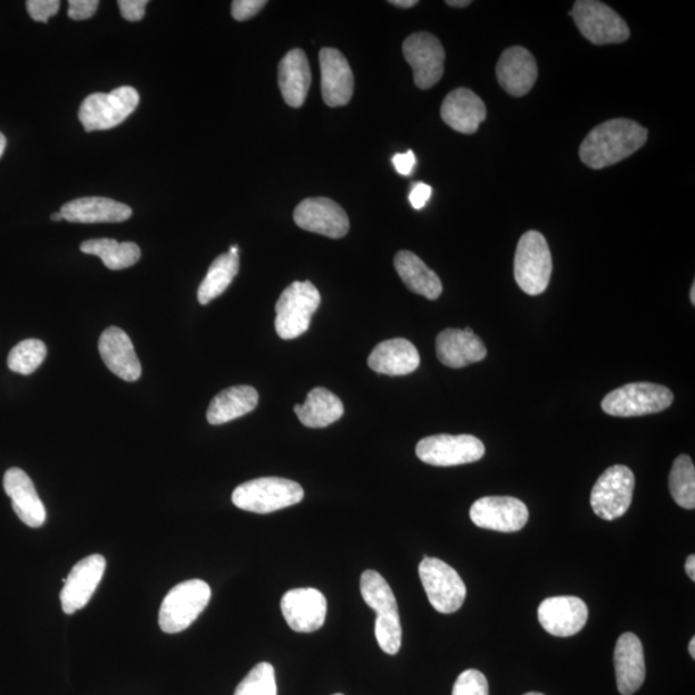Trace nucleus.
<instances>
[{
	"label": "nucleus",
	"mask_w": 695,
	"mask_h": 695,
	"mask_svg": "<svg viewBox=\"0 0 695 695\" xmlns=\"http://www.w3.org/2000/svg\"><path fill=\"white\" fill-rule=\"evenodd\" d=\"M98 350L105 365L116 376L126 382H137L143 375V366L126 331L115 326L105 330L99 337Z\"/></svg>",
	"instance_id": "21"
},
{
	"label": "nucleus",
	"mask_w": 695,
	"mask_h": 695,
	"mask_svg": "<svg viewBox=\"0 0 695 695\" xmlns=\"http://www.w3.org/2000/svg\"><path fill=\"white\" fill-rule=\"evenodd\" d=\"M106 559L94 554L77 562L71 569L61 591V606L66 615L85 608L104 577Z\"/></svg>",
	"instance_id": "17"
},
{
	"label": "nucleus",
	"mask_w": 695,
	"mask_h": 695,
	"mask_svg": "<svg viewBox=\"0 0 695 695\" xmlns=\"http://www.w3.org/2000/svg\"><path fill=\"white\" fill-rule=\"evenodd\" d=\"M294 412L301 423L309 428H326L344 415V404L326 388H314L304 404H296Z\"/></svg>",
	"instance_id": "31"
},
{
	"label": "nucleus",
	"mask_w": 695,
	"mask_h": 695,
	"mask_svg": "<svg viewBox=\"0 0 695 695\" xmlns=\"http://www.w3.org/2000/svg\"><path fill=\"white\" fill-rule=\"evenodd\" d=\"M260 394L249 385L231 386L215 395L206 419L212 425H222L247 415L258 405Z\"/></svg>",
	"instance_id": "29"
},
{
	"label": "nucleus",
	"mask_w": 695,
	"mask_h": 695,
	"mask_svg": "<svg viewBox=\"0 0 695 695\" xmlns=\"http://www.w3.org/2000/svg\"><path fill=\"white\" fill-rule=\"evenodd\" d=\"M615 667L618 692L633 695L642 688L647 675L643 644L635 634L620 635L615 649Z\"/></svg>",
	"instance_id": "24"
},
{
	"label": "nucleus",
	"mask_w": 695,
	"mask_h": 695,
	"mask_svg": "<svg viewBox=\"0 0 695 695\" xmlns=\"http://www.w3.org/2000/svg\"><path fill=\"white\" fill-rule=\"evenodd\" d=\"M393 165L397 172L402 176H410L417 165V157L411 150L405 154H397L393 156Z\"/></svg>",
	"instance_id": "43"
},
{
	"label": "nucleus",
	"mask_w": 695,
	"mask_h": 695,
	"mask_svg": "<svg viewBox=\"0 0 695 695\" xmlns=\"http://www.w3.org/2000/svg\"><path fill=\"white\" fill-rule=\"evenodd\" d=\"M238 270V254L226 253L219 255L218 258L212 263L200 287H198V303L203 305L209 304L215 297L225 293L227 287L232 284V281L236 277Z\"/></svg>",
	"instance_id": "33"
},
{
	"label": "nucleus",
	"mask_w": 695,
	"mask_h": 695,
	"mask_svg": "<svg viewBox=\"0 0 695 695\" xmlns=\"http://www.w3.org/2000/svg\"><path fill=\"white\" fill-rule=\"evenodd\" d=\"M368 363L378 374L403 376L418 370L420 354L408 339L397 337L378 344L371 352Z\"/></svg>",
	"instance_id": "26"
},
{
	"label": "nucleus",
	"mask_w": 695,
	"mask_h": 695,
	"mask_svg": "<svg viewBox=\"0 0 695 695\" xmlns=\"http://www.w3.org/2000/svg\"><path fill=\"white\" fill-rule=\"evenodd\" d=\"M525 695H545V694H542V693H537V692H531V693H527V694H525Z\"/></svg>",
	"instance_id": "51"
},
{
	"label": "nucleus",
	"mask_w": 695,
	"mask_h": 695,
	"mask_svg": "<svg viewBox=\"0 0 695 695\" xmlns=\"http://www.w3.org/2000/svg\"><path fill=\"white\" fill-rule=\"evenodd\" d=\"M80 251L98 256L105 266L112 271L129 268L140 260V249L137 244L118 243L112 238L88 239L80 245Z\"/></svg>",
	"instance_id": "32"
},
{
	"label": "nucleus",
	"mask_w": 695,
	"mask_h": 695,
	"mask_svg": "<svg viewBox=\"0 0 695 695\" xmlns=\"http://www.w3.org/2000/svg\"><path fill=\"white\" fill-rule=\"evenodd\" d=\"M691 301L692 304H695V284H693L692 288H691Z\"/></svg>",
	"instance_id": "50"
},
{
	"label": "nucleus",
	"mask_w": 695,
	"mask_h": 695,
	"mask_svg": "<svg viewBox=\"0 0 695 695\" xmlns=\"http://www.w3.org/2000/svg\"><path fill=\"white\" fill-rule=\"evenodd\" d=\"M669 491L678 507L686 510L695 508V468L686 454H681L674 461L669 473Z\"/></svg>",
	"instance_id": "34"
},
{
	"label": "nucleus",
	"mask_w": 695,
	"mask_h": 695,
	"mask_svg": "<svg viewBox=\"0 0 695 695\" xmlns=\"http://www.w3.org/2000/svg\"><path fill=\"white\" fill-rule=\"evenodd\" d=\"M403 55L413 70L420 89H429L441 80L444 72V49L440 39L429 32H415L404 40Z\"/></svg>",
	"instance_id": "13"
},
{
	"label": "nucleus",
	"mask_w": 695,
	"mask_h": 695,
	"mask_svg": "<svg viewBox=\"0 0 695 695\" xmlns=\"http://www.w3.org/2000/svg\"><path fill=\"white\" fill-rule=\"evenodd\" d=\"M389 3L399 8H412L418 4V0H391Z\"/></svg>",
	"instance_id": "45"
},
{
	"label": "nucleus",
	"mask_w": 695,
	"mask_h": 695,
	"mask_svg": "<svg viewBox=\"0 0 695 695\" xmlns=\"http://www.w3.org/2000/svg\"><path fill=\"white\" fill-rule=\"evenodd\" d=\"M60 6L61 2H58V0H29V2H27L30 18L45 23L60 11Z\"/></svg>",
	"instance_id": "38"
},
{
	"label": "nucleus",
	"mask_w": 695,
	"mask_h": 695,
	"mask_svg": "<svg viewBox=\"0 0 695 695\" xmlns=\"http://www.w3.org/2000/svg\"><path fill=\"white\" fill-rule=\"evenodd\" d=\"M581 35L597 46L624 43L630 29L618 13L597 0H578L570 11Z\"/></svg>",
	"instance_id": "10"
},
{
	"label": "nucleus",
	"mask_w": 695,
	"mask_h": 695,
	"mask_svg": "<svg viewBox=\"0 0 695 695\" xmlns=\"http://www.w3.org/2000/svg\"><path fill=\"white\" fill-rule=\"evenodd\" d=\"M296 226L330 238H342L350 231V218L341 205L326 197L305 198L294 212Z\"/></svg>",
	"instance_id": "15"
},
{
	"label": "nucleus",
	"mask_w": 695,
	"mask_h": 695,
	"mask_svg": "<svg viewBox=\"0 0 695 695\" xmlns=\"http://www.w3.org/2000/svg\"><path fill=\"white\" fill-rule=\"evenodd\" d=\"M686 575H688L692 581H695V557L689 556L685 562Z\"/></svg>",
	"instance_id": "44"
},
{
	"label": "nucleus",
	"mask_w": 695,
	"mask_h": 695,
	"mask_svg": "<svg viewBox=\"0 0 695 695\" xmlns=\"http://www.w3.org/2000/svg\"><path fill=\"white\" fill-rule=\"evenodd\" d=\"M394 267L412 293L435 301L443 292L442 281L417 254L408 251L395 255Z\"/></svg>",
	"instance_id": "30"
},
{
	"label": "nucleus",
	"mask_w": 695,
	"mask_h": 695,
	"mask_svg": "<svg viewBox=\"0 0 695 695\" xmlns=\"http://www.w3.org/2000/svg\"><path fill=\"white\" fill-rule=\"evenodd\" d=\"M235 695H277L275 668L268 662H261L238 684Z\"/></svg>",
	"instance_id": "36"
},
{
	"label": "nucleus",
	"mask_w": 695,
	"mask_h": 695,
	"mask_svg": "<svg viewBox=\"0 0 695 695\" xmlns=\"http://www.w3.org/2000/svg\"><path fill=\"white\" fill-rule=\"evenodd\" d=\"M147 4V0H120L118 2L123 18L130 22L140 21L145 18Z\"/></svg>",
	"instance_id": "41"
},
{
	"label": "nucleus",
	"mask_w": 695,
	"mask_h": 695,
	"mask_svg": "<svg viewBox=\"0 0 695 695\" xmlns=\"http://www.w3.org/2000/svg\"><path fill=\"white\" fill-rule=\"evenodd\" d=\"M139 94L134 87H120L110 94H95L82 101L79 120L86 131L107 130L118 127L135 112Z\"/></svg>",
	"instance_id": "8"
},
{
	"label": "nucleus",
	"mask_w": 695,
	"mask_h": 695,
	"mask_svg": "<svg viewBox=\"0 0 695 695\" xmlns=\"http://www.w3.org/2000/svg\"><path fill=\"white\" fill-rule=\"evenodd\" d=\"M47 358V346L38 339H27L8 355V368L16 374L31 375Z\"/></svg>",
	"instance_id": "35"
},
{
	"label": "nucleus",
	"mask_w": 695,
	"mask_h": 695,
	"mask_svg": "<svg viewBox=\"0 0 695 695\" xmlns=\"http://www.w3.org/2000/svg\"><path fill=\"white\" fill-rule=\"evenodd\" d=\"M446 4L457 8H466L471 4L470 0H447Z\"/></svg>",
	"instance_id": "46"
},
{
	"label": "nucleus",
	"mask_w": 695,
	"mask_h": 695,
	"mask_svg": "<svg viewBox=\"0 0 695 695\" xmlns=\"http://www.w3.org/2000/svg\"><path fill=\"white\" fill-rule=\"evenodd\" d=\"M443 121L462 135H474L487 118L486 105L468 88H458L444 98L441 107Z\"/></svg>",
	"instance_id": "25"
},
{
	"label": "nucleus",
	"mask_w": 695,
	"mask_h": 695,
	"mask_svg": "<svg viewBox=\"0 0 695 695\" xmlns=\"http://www.w3.org/2000/svg\"><path fill=\"white\" fill-rule=\"evenodd\" d=\"M432 193V187L423 184V182L413 185L409 196L412 208L417 211L423 209Z\"/></svg>",
	"instance_id": "42"
},
{
	"label": "nucleus",
	"mask_w": 695,
	"mask_h": 695,
	"mask_svg": "<svg viewBox=\"0 0 695 695\" xmlns=\"http://www.w3.org/2000/svg\"><path fill=\"white\" fill-rule=\"evenodd\" d=\"M452 695H490L486 676L478 669L463 672L453 685Z\"/></svg>",
	"instance_id": "37"
},
{
	"label": "nucleus",
	"mask_w": 695,
	"mask_h": 695,
	"mask_svg": "<svg viewBox=\"0 0 695 695\" xmlns=\"http://www.w3.org/2000/svg\"><path fill=\"white\" fill-rule=\"evenodd\" d=\"M266 6V0H235L232 3V18L236 21L251 20Z\"/></svg>",
	"instance_id": "39"
},
{
	"label": "nucleus",
	"mask_w": 695,
	"mask_h": 695,
	"mask_svg": "<svg viewBox=\"0 0 695 695\" xmlns=\"http://www.w3.org/2000/svg\"><path fill=\"white\" fill-rule=\"evenodd\" d=\"M673 402V392L664 385L633 383L604 397L601 409L610 417L634 418L665 411Z\"/></svg>",
	"instance_id": "7"
},
{
	"label": "nucleus",
	"mask_w": 695,
	"mask_h": 695,
	"mask_svg": "<svg viewBox=\"0 0 695 695\" xmlns=\"http://www.w3.org/2000/svg\"><path fill=\"white\" fill-rule=\"evenodd\" d=\"M211 598V586L203 579H189L174 586L159 610L161 630L167 634L185 632L208 607Z\"/></svg>",
	"instance_id": "4"
},
{
	"label": "nucleus",
	"mask_w": 695,
	"mask_h": 695,
	"mask_svg": "<svg viewBox=\"0 0 695 695\" xmlns=\"http://www.w3.org/2000/svg\"><path fill=\"white\" fill-rule=\"evenodd\" d=\"M312 82L307 56L302 49L290 51L278 65V86L284 101L297 109L305 102Z\"/></svg>",
	"instance_id": "27"
},
{
	"label": "nucleus",
	"mask_w": 695,
	"mask_h": 695,
	"mask_svg": "<svg viewBox=\"0 0 695 695\" xmlns=\"http://www.w3.org/2000/svg\"><path fill=\"white\" fill-rule=\"evenodd\" d=\"M321 304V295L311 281H295L280 295L276 303L275 326L285 341L300 337L310 329L313 314Z\"/></svg>",
	"instance_id": "5"
},
{
	"label": "nucleus",
	"mask_w": 695,
	"mask_h": 695,
	"mask_svg": "<svg viewBox=\"0 0 695 695\" xmlns=\"http://www.w3.org/2000/svg\"><path fill=\"white\" fill-rule=\"evenodd\" d=\"M6 147H7V139L4 135L2 134V131H0V157L3 156L6 151Z\"/></svg>",
	"instance_id": "47"
},
{
	"label": "nucleus",
	"mask_w": 695,
	"mask_h": 695,
	"mask_svg": "<svg viewBox=\"0 0 695 695\" xmlns=\"http://www.w3.org/2000/svg\"><path fill=\"white\" fill-rule=\"evenodd\" d=\"M486 447L474 435L438 434L427 437L417 446L418 458L433 467H457L484 457Z\"/></svg>",
	"instance_id": "12"
},
{
	"label": "nucleus",
	"mask_w": 695,
	"mask_h": 695,
	"mask_svg": "<svg viewBox=\"0 0 695 695\" xmlns=\"http://www.w3.org/2000/svg\"><path fill=\"white\" fill-rule=\"evenodd\" d=\"M65 221L71 223H120L131 217L128 205L106 197H81L61 208Z\"/></svg>",
	"instance_id": "28"
},
{
	"label": "nucleus",
	"mask_w": 695,
	"mask_h": 695,
	"mask_svg": "<svg viewBox=\"0 0 695 695\" xmlns=\"http://www.w3.org/2000/svg\"><path fill=\"white\" fill-rule=\"evenodd\" d=\"M496 74L505 92L521 97L534 88L539 70L531 52L523 47H511L501 55Z\"/></svg>",
	"instance_id": "23"
},
{
	"label": "nucleus",
	"mask_w": 695,
	"mask_h": 695,
	"mask_svg": "<svg viewBox=\"0 0 695 695\" xmlns=\"http://www.w3.org/2000/svg\"><path fill=\"white\" fill-rule=\"evenodd\" d=\"M284 618L296 633H313L324 626L327 615V600L317 589L302 587L287 591L281 599Z\"/></svg>",
	"instance_id": "16"
},
{
	"label": "nucleus",
	"mask_w": 695,
	"mask_h": 695,
	"mask_svg": "<svg viewBox=\"0 0 695 695\" xmlns=\"http://www.w3.org/2000/svg\"><path fill=\"white\" fill-rule=\"evenodd\" d=\"M304 498L300 483L290 479L267 477L239 484L232 493V502L238 509L270 515V512L293 507Z\"/></svg>",
	"instance_id": "3"
},
{
	"label": "nucleus",
	"mask_w": 695,
	"mask_h": 695,
	"mask_svg": "<svg viewBox=\"0 0 695 695\" xmlns=\"http://www.w3.org/2000/svg\"><path fill=\"white\" fill-rule=\"evenodd\" d=\"M421 584L432 607L443 615L458 611L467 598L460 575L441 559L425 557L419 566Z\"/></svg>",
	"instance_id": "9"
},
{
	"label": "nucleus",
	"mask_w": 695,
	"mask_h": 695,
	"mask_svg": "<svg viewBox=\"0 0 695 695\" xmlns=\"http://www.w3.org/2000/svg\"><path fill=\"white\" fill-rule=\"evenodd\" d=\"M552 258L548 242L540 232L528 231L520 237L515 258V277L528 295H540L548 288Z\"/></svg>",
	"instance_id": "6"
},
{
	"label": "nucleus",
	"mask_w": 695,
	"mask_h": 695,
	"mask_svg": "<svg viewBox=\"0 0 695 695\" xmlns=\"http://www.w3.org/2000/svg\"><path fill=\"white\" fill-rule=\"evenodd\" d=\"M648 139V130L628 119H614L594 128L579 147L587 167L603 169L635 154Z\"/></svg>",
	"instance_id": "1"
},
{
	"label": "nucleus",
	"mask_w": 695,
	"mask_h": 695,
	"mask_svg": "<svg viewBox=\"0 0 695 695\" xmlns=\"http://www.w3.org/2000/svg\"><path fill=\"white\" fill-rule=\"evenodd\" d=\"M4 491L12 500V508L22 523L39 528L46 523L47 511L30 477L19 468L6 471Z\"/></svg>",
	"instance_id": "22"
},
{
	"label": "nucleus",
	"mask_w": 695,
	"mask_h": 695,
	"mask_svg": "<svg viewBox=\"0 0 695 695\" xmlns=\"http://www.w3.org/2000/svg\"><path fill=\"white\" fill-rule=\"evenodd\" d=\"M51 219H52L53 222H61V221H63V217H62L61 212L53 213V214L51 215Z\"/></svg>",
	"instance_id": "48"
},
{
	"label": "nucleus",
	"mask_w": 695,
	"mask_h": 695,
	"mask_svg": "<svg viewBox=\"0 0 695 695\" xmlns=\"http://www.w3.org/2000/svg\"><path fill=\"white\" fill-rule=\"evenodd\" d=\"M635 476L625 466H615L600 476L591 491V508L604 520H616L626 515L633 502Z\"/></svg>",
	"instance_id": "11"
},
{
	"label": "nucleus",
	"mask_w": 695,
	"mask_h": 695,
	"mask_svg": "<svg viewBox=\"0 0 695 695\" xmlns=\"http://www.w3.org/2000/svg\"><path fill=\"white\" fill-rule=\"evenodd\" d=\"M537 614L544 630L558 637L578 634L589 619V608L583 599L576 597L545 599Z\"/></svg>",
	"instance_id": "18"
},
{
	"label": "nucleus",
	"mask_w": 695,
	"mask_h": 695,
	"mask_svg": "<svg viewBox=\"0 0 695 695\" xmlns=\"http://www.w3.org/2000/svg\"><path fill=\"white\" fill-rule=\"evenodd\" d=\"M528 517L526 503L510 496H488L470 509V519L477 527L502 534L520 531Z\"/></svg>",
	"instance_id": "14"
},
{
	"label": "nucleus",
	"mask_w": 695,
	"mask_h": 695,
	"mask_svg": "<svg viewBox=\"0 0 695 695\" xmlns=\"http://www.w3.org/2000/svg\"><path fill=\"white\" fill-rule=\"evenodd\" d=\"M98 6L97 0H70L69 18L76 21L88 20L96 13Z\"/></svg>",
	"instance_id": "40"
},
{
	"label": "nucleus",
	"mask_w": 695,
	"mask_h": 695,
	"mask_svg": "<svg viewBox=\"0 0 695 695\" xmlns=\"http://www.w3.org/2000/svg\"><path fill=\"white\" fill-rule=\"evenodd\" d=\"M437 358L444 366L461 369L486 359L484 343L470 327L447 329L437 336Z\"/></svg>",
	"instance_id": "20"
},
{
	"label": "nucleus",
	"mask_w": 695,
	"mask_h": 695,
	"mask_svg": "<svg viewBox=\"0 0 695 695\" xmlns=\"http://www.w3.org/2000/svg\"><path fill=\"white\" fill-rule=\"evenodd\" d=\"M320 65L321 89L325 104L330 107L350 104L354 92V77L344 55L334 48H322Z\"/></svg>",
	"instance_id": "19"
},
{
	"label": "nucleus",
	"mask_w": 695,
	"mask_h": 695,
	"mask_svg": "<svg viewBox=\"0 0 695 695\" xmlns=\"http://www.w3.org/2000/svg\"><path fill=\"white\" fill-rule=\"evenodd\" d=\"M689 653L693 659H695V639L693 637V639L689 643Z\"/></svg>",
	"instance_id": "49"
},
{
	"label": "nucleus",
	"mask_w": 695,
	"mask_h": 695,
	"mask_svg": "<svg viewBox=\"0 0 695 695\" xmlns=\"http://www.w3.org/2000/svg\"><path fill=\"white\" fill-rule=\"evenodd\" d=\"M334 695H344V694L337 693V694H334Z\"/></svg>",
	"instance_id": "52"
},
{
	"label": "nucleus",
	"mask_w": 695,
	"mask_h": 695,
	"mask_svg": "<svg viewBox=\"0 0 695 695\" xmlns=\"http://www.w3.org/2000/svg\"><path fill=\"white\" fill-rule=\"evenodd\" d=\"M361 594L368 606L378 614L375 636L379 647L386 655H397L402 645V626L392 587L375 570H365L361 576Z\"/></svg>",
	"instance_id": "2"
}]
</instances>
